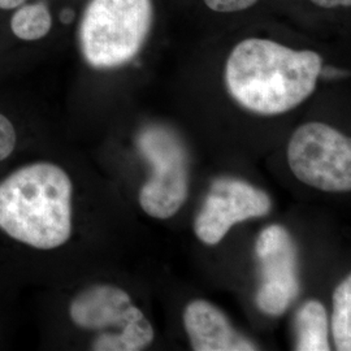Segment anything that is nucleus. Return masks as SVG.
Here are the masks:
<instances>
[{
    "instance_id": "f257e3e1",
    "label": "nucleus",
    "mask_w": 351,
    "mask_h": 351,
    "mask_svg": "<svg viewBox=\"0 0 351 351\" xmlns=\"http://www.w3.org/2000/svg\"><path fill=\"white\" fill-rule=\"evenodd\" d=\"M323 58L311 50H294L264 38H247L232 50L226 65L230 97L251 112L275 116L289 112L316 88Z\"/></svg>"
},
{
    "instance_id": "f03ea898",
    "label": "nucleus",
    "mask_w": 351,
    "mask_h": 351,
    "mask_svg": "<svg viewBox=\"0 0 351 351\" xmlns=\"http://www.w3.org/2000/svg\"><path fill=\"white\" fill-rule=\"evenodd\" d=\"M73 185L62 167L37 162L0 182V229L37 250H53L72 236Z\"/></svg>"
},
{
    "instance_id": "7ed1b4c3",
    "label": "nucleus",
    "mask_w": 351,
    "mask_h": 351,
    "mask_svg": "<svg viewBox=\"0 0 351 351\" xmlns=\"http://www.w3.org/2000/svg\"><path fill=\"white\" fill-rule=\"evenodd\" d=\"M151 0H91L80 25V46L88 65L112 69L133 60L150 34Z\"/></svg>"
},
{
    "instance_id": "20e7f679",
    "label": "nucleus",
    "mask_w": 351,
    "mask_h": 351,
    "mask_svg": "<svg viewBox=\"0 0 351 351\" xmlns=\"http://www.w3.org/2000/svg\"><path fill=\"white\" fill-rule=\"evenodd\" d=\"M138 150L151 164L152 173L139 193L142 210L155 219H169L189 197V154L175 132L149 126L137 139Z\"/></svg>"
},
{
    "instance_id": "39448f33",
    "label": "nucleus",
    "mask_w": 351,
    "mask_h": 351,
    "mask_svg": "<svg viewBox=\"0 0 351 351\" xmlns=\"http://www.w3.org/2000/svg\"><path fill=\"white\" fill-rule=\"evenodd\" d=\"M288 162L295 177L311 188L350 191V139L330 125L307 123L300 126L289 142Z\"/></svg>"
},
{
    "instance_id": "423d86ee",
    "label": "nucleus",
    "mask_w": 351,
    "mask_h": 351,
    "mask_svg": "<svg viewBox=\"0 0 351 351\" xmlns=\"http://www.w3.org/2000/svg\"><path fill=\"white\" fill-rule=\"evenodd\" d=\"M255 252L262 275L256 304L264 314H284L301 291L295 243L284 226L274 224L261 232Z\"/></svg>"
},
{
    "instance_id": "0eeeda50",
    "label": "nucleus",
    "mask_w": 351,
    "mask_h": 351,
    "mask_svg": "<svg viewBox=\"0 0 351 351\" xmlns=\"http://www.w3.org/2000/svg\"><path fill=\"white\" fill-rule=\"evenodd\" d=\"M272 208V201L263 190L237 178L213 181L198 213L194 230L206 245H217L232 226L254 217H263Z\"/></svg>"
},
{
    "instance_id": "6e6552de",
    "label": "nucleus",
    "mask_w": 351,
    "mask_h": 351,
    "mask_svg": "<svg viewBox=\"0 0 351 351\" xmlns=\"http://www.w3.org/2000/svg\"><path fill=\"white\" fill-rule=\"evenodd\" d=\"M69 316L75 326L90 330L120 329L145 317L125 290L106 284L93 285L77 294L69 306Z\"/></svg>"
},
{
    "instance_id": "1a4fd4ad",
    "label": "nucleus",
    "mask_w": 351,
    "mask_h": 351,
    "mask_svg": "<svg viewBox=\"0 0 351 351\" xmlns=\"http://www.w3.org/2000/svg\"><path fill=\"white\" fill-rule=\"evenodd\" d=\"M184 326L195 351L258 350L256 345L237 332L226 314L210 302H190L184 311Z\"/></svg>"
},
{
    "instance_id": "9d476101",
    "label": "nucleus",
    "mask_w": 351,
    "mask_h": 351,
    "mask_svg": "<svg viewBox=\"0 0 351 351\" xmlns=\"http://www.w3.org/2000/svg\"><path fill=\"white\" fill-rule=\"evenodd\" d=\"M328 315L319 301L306 302L295 315V350L328 351Z\"/></svg>"
},
{
    "instance_id": "9b49d317",
    "label": "nucleus",
    "mask_w": 351,
    "mask_h": 351,
    "mask_svg": "<svg viewBox=\"0 0 351 351\" xmlns=\"http://www.w3.org/2000/svg\"><path fill=\"white\" fill-rule=\"evenodd\" d=\"M155 337L154 328L146 317L128 323L119 332H103L94 339L95 351H138L147 348Z\"/></svg>"
},
{
    "instance_id": "f8f14e48",
    "label": "nucleus",
    "mask_w": 351,
    "mask_h": 351,
    "mask_svg": "<svg viewBox=\"0 0 351 351\" xmlns=\"http://www.w3.org/2000/svg\"><path fill=\"white\" fill-rule=\"evenodd\" d=\"M52 27L50 10L45 3L23 4L13 13L11 29L23 40H38L46 37Z\"/></svg>"
},
{
    "instance_id": "ddd939ff",
    "label": "nucleus",
    "mask_w": 351,
    "mask_h": 351,
    "mask_svg": "<svg viewBox=\"0 0 351 351\" xmlns=\"http://www.w3.org/2000/svg\"><path fill=\"white\" fill-rule=\"evenodd\" d=\"M332 333L337 350H351V276L346 277L333 293Z\"/></svg>"
},
{
    "instance_id": "4468645a",
    "label": "nucleus",
    "mask_w": 351,
    "mask_h": 351,
    "mask_svg": "<svg viewBox=\"0 0 351 351\" xmlns=\"http://www.w3.org/2000/svg\"><path fill=\"white\" fill-rule=\"evenodd\" d=\"M17 143V133L7 116L0 113V162L5 160Z\"/></svg>"
},
{
    "instance_id": "2eb2a0df",
    "label": "nucleus",
    "mask_w": 351,
    "mask_h": 351,
    "mask_svg": "<svg viewBox=\"0 0 351 351\" xmlns=\"http://www.w3.org/2000/svg\"><path fill=\"white\" fill-rule=\"evenodd\" d=\"M206 5L215 12L234 13L246 11L259 0H203Z\"/></svg>"
},
{
    "instance_id": "dca6fc26",
    "label": "nucleus",
    "mask_w": 351,
    "mask_h": 351,
    "mask_svg": "<svg viewBox=\"0 0 351 351\" xmlns=\"http://www.w3.org/2000/svg\"><path fill=\"white\" fill-rule=\"evenodd\" d=\"M315 5L326 10H332L337 7H350L351 0H311Z\"/></svg>"
},
{
    "instance_id": "f3484780",
    "label": "nucleus",
    "mask_w": 351,
    "mask_h": 351,
    "mask_svg": "<svg viewBox=\"0 0 351 351\" xmlns=\"http://www.w3.org/2000/svg\"><path fill=\"white\" fill-rule=\"evenodd\" d=\"M26 0H0V10H17L19 7H21Z\"/></svg>"
},
{
    "instance_id": "a211bd4d",
    "label": "nucleus",
    "mask_w": 351,
    "mask_h": 351,
    "mask_svg": "<svg viewBox=\"0 0 351 351\" xmlns=\"http://www.w3.org/2000/svg\"><path fill=\"white\" fill-rule=\"evenodd\" d=\"M75 20V12L72 10H63L60 13V21L63 24H71Z\"/></svg>"
}]
</instances>
